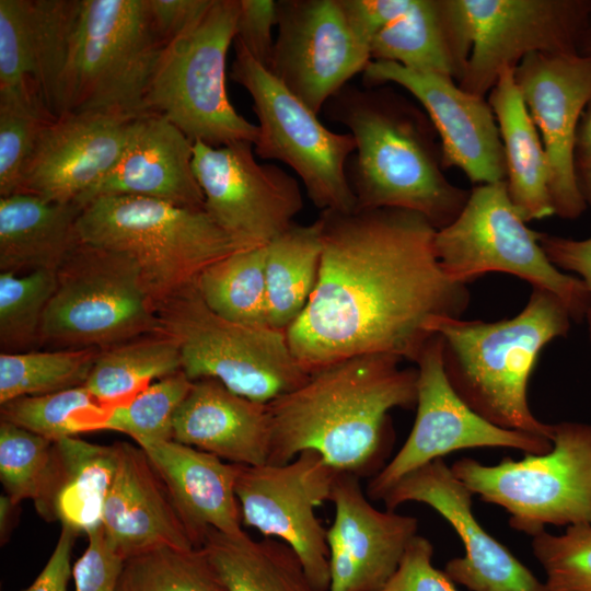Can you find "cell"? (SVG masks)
I'll use <instances>...</instances> for the list:
<instances>
[{
    "label": "cell",
    "instance_id": "b9f144b4",
    "mask_svg": "<svg viewBox=\"0 0 591 591\" xmlns=\"http://www.w3.org/2000/svg\"><path fill=\"white\" fill-rule=\"evenodd\" d=\"M54 442L22 427L0 421V478L13 505L43 496L54 468Z\"/></svg>",
    "mask_w": 591,
    "mask_h": 591
},
{
    "label": "cell",
    "instance_id": "ee69618b",
    "mask_svg": "<svg viewBox=\"0 0 591 591\" xmlns=\"http://www.w3.org/2000/svg\"><path fill=\"white\" fill-rule=\"evenodd\" d=\"M56 117L0 105V197L19 194L23 173L46 124Z\"/></svg>",
    "mask_w": 591,
    "mask_h": 591
},
{
    "label": "cell",
    "instance_id": "5b68a950",
    "mask_svg": "<svg viewBox=\"0 0 591 591\" xmlns=\"http://www.w3.org/2000/svg\"><path fill=\"white\" fill-rule=\"evenodd\" d=\"M77 229L81 242L128 255L154 305L242 250L205 209L139 196L92 199L82 207Z\"/></svg>",
    "mask_w": 591,
    "mask_h": 591
},
{
    "label": "cell",
    "instance_id": "f6af8a7d",
    "mask_svg": "<svg viewBox=\"0 0 591 591\" xmlns=\"http://www.w3.org/2000/svg\"><path fill=\"white\" fill-rule=\"evenodd\" d=\"M433 546L431 542L416 535L401 559V563L378 591H459L454 581L432 565Z\"/></svg>",
    "mask_w": 591,
    "mask_h": 591
},
{
    "label": "cell",
    "instance_id": "6da1fadb",
    "mask_svg": "<svg viewBox=\"0 0 591 591\" xmlns=\"http://www.w3.org/2000/svg\"><path fill=\"white\" fill-rule=\"evenodd\" d=\"M315 288L286 329L309 373L346 358L383 354L416 362L440 316L460 318L471 300L436 252L437 229L395 208L325 210Z\"/></svg>",
    "mask_w": 591,
    "mask_h": 591
},
{
    "label": "cell",
    "instance_id": "11a10c76",
    "mask_svg": "<svg viewBox=\"0 0 591 591\" xmlns=\"http://www.w3.org/2000/svg\"><path fill=\"white\" fill-rule=\"evenodd\" d=\"M577 53L580 56L591 58V18L578 43Z\"/></svg>",
    "mask_w": 591,
    "mask_h": 591
},
{
    "label": "cell",
    "instance_id": "5bb4252c",
    "mask_svg": "<svg viewBox=\"0 0 591 591\" xmlns=\"http://www.w3.org/2000/svg\"><path fill=\"white\" fill-rule=\"evenodd\" d=\"M416 363L417 413L406 441L368 484L379 501L406 475L451 452L474 448H510L531 454L552 450L551 439L498 427L475 413L451 386L442 362V340L436 334Z\"/></svg>",
    "mask_w": 591,
    "mask_h": 591
},
{
    "label": "cell",
    "instance_id": "277c9868",
    "mask_svg": "<svg viewBox=\"0 0 591 591\" xmlns=\"http://www.w3.org/2000/svg\"><path fill=\"white\" fill-rule=\"evenodd\" d=\"M571 321L556 296L532 288L513 317L484 322L440 316L430 329L441 337L451 386L475 413L498 427L551 439L552 424L532 413L528 385L542 350L566 337Z\"/></svg>",
    "mask_w": 591,
    "mask_h": 591
},
{
    "label": "cell",
    "instance_id": "d6986e66",
    "mask_svg": "<svg viewBox=\"0 0 591 591\" xmlns=\"http://www.w3.org/2000/svg\"><path fill=\"white\" fill-rule=\"evenodd\" d=\"M364 86L396 84L421 105L440 140L443 167H457L474 184L506 181L503 147L493 109L484 97L464 91L452 78L371 60Z\"/></svg>",
    "mask_w": 591,
    "mask_h": 591
},
{
    "label": "cell",
    "instance_id": "44dd1931",
    "mask_svg": "<svg viewBox=\"0 0 591 591\" xmlns=\"http://www.w3.org/2000/svg\"><path fill=\"white\" fill-rule=\"evenodd\" d=\"M137 117L91 112L49 120L26 164L20 193L82 206L119 159Z\"/></svg>",
    "mask_w": 591,
    "mask_h": 591
},
{
    "label": "cell",
    "instance_id": "d590c367",
    "mask_svg": "<svg viewBox=\"0 0 591 591\" xmlns=\"http://www.w3.org/2000/svg\"><path fill=\"white\" fill-rule=\"evenodd\" d=\"M109 412L81 385L10 401L1 405V419L55 443L81 432L100 430Z\"/></svg>",
    "mask_w": 591,
    "mask_h": 591
},
{
    "label": "cell",
    "instance_id": "f35d334b",
    "mask_svg": "<svg viewBox=\"0 0 591 591\" xmlns=\"http://www.w3.org/2000/svg\"><path fill=\"white\" fill-rule=\"evenodd\" d=\"M56 287V270L0 271V349L24 352L38 347L45 309Z\"/></svg>",
    "mask_w": 591,
    "mask_h": 591
},
{
    "label": "cell",
    "instance_id": "74e56055",
    "mask_svg": "<svg viewBox=\"0 0 591 591\" xmlns=\"http://www.w3.org/2000/svg\"><path fill=\"white\" fill-rule=\"evenodd\" d=\"M31 0H0V105L51 116L33 82Z\"/></svg>",
    "mask_w": 591,
    "mask_h": 591
},
{
    "label": "cell",
    "instance_id": "ac0fdd59",
    "mask_svg": "<svg viewBox=\"0 0 591 591\" xmlns=\"http://www.w3.org/2000/svg\"><path fill=\"white\" fill-rule=\"evenodd\" d=\"M514 80L545 149L555 215L577 219L587 205L577 182L575 140L591 100V58L533 53L514 68Z\"/></svg>",
    "mask_w": 591,
    "mask_h": 591
},
{
    "label": "cell",
    "instance_id": "f1b7e54d",
    "mask_svg": "<svg viewBox=\"0 0 591 591\" xmlns=\"http://www.w3.org/2000/svg\"><path fill=\"white\" fill-rule=\"evenodd\" d=\"M488 103L503 147L506 184L512 204L525 222L554 216L547 157L515 83L514 68L500 72Z\"/></svg>",
    "mask_w": 591,
    "mask_h": 591
},
{
    "label": "cell",
    "instance_id": "cb8c5ba5",
    "mask_svg": "<svg viewBox=\"0 0 591 591\" xmlns=\"http://www.w3.org/2000/svg\"><path fill=\"white\" fill-rule=\"evenodd\" d=\"M193 157L194 142L181 129L164 116L146 112L132 121L114 167L81 205L101 196H139L205 209Z\"/></svg>",
    "mask_w": 591,
    "mask_h": 591
},
{
    "label": "cell",
    "instance_id": "e0dca14e",
    "mask_svg": "<svg viewBox=\"0 0 591 591\" xmlns=\"http://www.w3.org/2000/svg\"><path fill=\"white\" fill-rule=\"evenodd\" d=\"M276 27L267 69L315 114L371 61L340 0H278Z\"/></svg>",
    "mask_w": 591,
    "mask_h": 591
},
{
    "label": "cell",
    "instance_id": "8992f818",
    "mask_svg": "<svg viewBox=\"0 0 591 591\" xmlns=\"http://www.w3.org/2000/svg\"><path fill=\"white\" fill-rule=\"evenodd\" d=\"M162 48L146 0H79L58 116L146 113V94Z\"/></svg>",
    "mask_w": 591,
    "mask_h": 591
},
{
    "label": "cell",
    "instance_id": "4316f807",
    "mask_svg": "<svg viewBox=\"0 0 591 591\" xmlns=\"http://www.w3.org/2000/svg\"><path fill=\"white\" fill-rule=\"evenodd\" d=\"M54 449L51 478L36 509L46 520L89 534L102 525L117 468V445L68 437L55 442Z\"/></svg>",
    "mask_w": 591,
    "mask_h": 591
},
{
    "label": "cell",
    "instance_id": "7dc6e473",
    "mask_svg": "<svg viewBox=\"0 0 591 591\" xmlns=\"http://www.w3.org/2000/svg\"><path fill=\"white\" fill-rule=\"evenodd\" d=\"M277 26V1L240 0L234 42L240 43L260 65L268 68Z\"/></svg>",
    "mask_w": 591,
    "mask_h": 591
},
{
    "label": "cell",
    "instance_id": "7bdbcfd3",
    "mask_svg": "<svg viewBox=\"0 0 591 591\" xmlns=\"http://www.w3.org/2000/svg\"><path fill=\"white\" fill-rule=\"evenodd\" d=\"M531 546L548 591H591V525H570L560 535L545 530Z\"/></svg>",
    "mask_w": 591,
    "mask_h": 591
},
{
    "label": "cell",
    "instance_id": "816d5d0a",
    "mask_svg": "<svg viewBox=\"0 0 591 591\" xmlns=\"http://www.w3.org/2000/svg\"><path fill=\"white\" fill-rule=\"evenodd\" d=\"M76 532L62 526L56 547L34 582L23 591H67Z\"/></svg>",
    "mask_w": 591,
    "mask_h": 591
},
{
    "label": "cell",
    "instance_id": "4fadbf2b",
    "mask_svg": "<svg viewBox=\"0 0 591 591\" xmlns=\"http://www.w3.org/2000/svg\"><path fill=\"white\" fill-rule=\"evenodd\" d=\"M468 56L457 84L485 97L500 72L528 55L578 54L591 18V0H443Z\"/></svg>",
    "mask_w": 591,
    "mask_h": 591
},
{
    "label": "cell",
    "instance_id": "83f0119b",
    "mask_svg": "<svg viewBox=\"0 0 591 591\" xmlns=\"http://www.w3.org/2000/svg\"><path fill=\"white\" fill-rule=\"evenodd\" d=\"M79 204H65L34 194L0 197V271L27 274L57 270L81 242Z\"/></svg>",
    "mask_w": 591,
    "mask_h": 591
},
{
    "label": "cell",
    "instance_id": "603a6c76",
    "mask_svg": "<svg viewBox=\"0 0 591 591\" xmlns=\"http://www.w3.org/2000/svg\"><path fill=\"white\" fill-rule=\"evenodd\" d=\"M117 468L107 496L102 529L128 559L159 548H197L174 498L147 453L118 442Z\"/></svg>",
    "mask_w": 591,
    "mask_h": 591
},
{
    "label": "cell",
    "instance_id": "7402d4cb",
    "mask_svg": "<svg viewBox=\"0 0 591 591\" xmlns=\"http://www.w3.org/2000/svg\"><path fill=\"white\" fill-rule=\"evenodd\" d=\"M329 500L335 518L326 531L329 553L328 591H378L396 571L418 520L374 508L359 477L338 472Z\"/></svg>",
    "mask_w": 591,
    "mask_h": 591
},
{
    "label": "cell",
    "instance_id": "4dcf8cb0",
    "mask_svg": "<svg viewBox=\"0 0 591 591\" xmlns=\"http://www.w3.org/2000/svg\"><path fill=\"white\" fill-rule=\"evenodd\" d=\"M370 53L373 61L439 73L456 83L468 60L457 42L443 0H414L407 12L374 36Z\"/></svg>",
    "mask_w": 591,
    "mask_h": 591
},
{
    "label": "cell",
    "instance_id": "e575fe53",
    "mask_svg": "<svg viewBox=\"0 0 591 591\" xmlns=\"http://www.w3.org/2000/svg\"><path fill=\"white\" fill-rule=\"evenodd\" d=\"M100 351L80 348L0 352V404L83 385Z\"/></svg>",
    "mask_w": 591,
    "mask_h": 591
},
{
    "label": "cell",
    "instance_id": "8fae6325",
    "mask_svg": "<svg viewBox=\"0 0 591 591\" xmlns=\"http://www.w3.org/2000/svg\"><path fill=\"white\" fill-rule=\"evenodd\" d=\"M512 204L506 181L474 187L456 219L434 235V252L453 281L468 283L487 273L519 277L556 296L581 322L591 294L581 279L558 269Z\"/></svg>",
    "mask_w": 591,
    "mask_h": 591
},
{
    "label": "cell",
    "instance_id": "9c48e42d",
    "mask_svg": "<svg viewBox=\"0 0 591 591\" xmlns=\"http://www.w3.org/2000/svg\"><path fill=\"white\" fill-rule=\"evenodd\" d=\"M158 329L138 265L124 253L80 242L56 270L38 347L102 350Z\"/></svg>",
    "mask_w": 591,
    "mask_h": 591
},
{
    "label": "cell",
    "instance_id": "bcb514c9",
    "mask_svg": "<svg viewBox=\"0 0 591 591\" xmlns=\"http://www.w3.org/2000/svg\"><path fill=\"white\" fill-rule=\"evenodd\" d=\"M89 544L72 568L76 591H118L124 557L102 526L88 534Z\"/></svg>",
    "mask_w": 591,
    "mask_h": 591
},
{
    "label": "cell",
    "instance_id": "d6a6232c",
    "mask_svg": "<svg viewBox=\"0 0 591 591\" xmlns=\"http://www.w3.org/2000/svg\"><path fill=\"white\" fill-rule=\"evenodd\" d=\"M179 370L177 344L155 332L102 349L83 386L112 409L130 401L151 381Z\"/></svg>",
    "mask_w": 591,
    "mask_h": 591
},
{
    "label": "cell",
    "instance_id": "d4e9b609",
    "mask_svg": "<svg viewBox=\"0 0 591 591\" xmlns=\"http://www.w3.org/2000/svg\"><path fill=\"white\" fill-rule=\"evenodd\" d=\"M267 404L237 395L215 379L193 381L178 407L173 440L230 463H267L270 445Z\"/></svg>",
    "mask_w": 591,
    "mask_h": 591
},
{
    "label": "cell",
    "instance_id": "2e32d148",
    "mask_svg": "<svg viewBox=\"0 0 591 591\" xmlns=\"http://www.w3.org/2000/svg\"><path fill=\"white\" fill-rule=\"evenodd\" d=\"M338 472L305 450L286 464L240 465L235 480L242 523L288 544L321 591L329 588V553L315 509L329 500Z\"/></svg>",
    "mask_w": 591,
    "mask_h": 591
},
{
    "label": "cell",
    "instance_id": "9f6ffc18",
    "mask_svg": "<svg viewBox=\"0 0 591 591\" xmlns=\"http://www.w3.org/2000/svg\"><path fill=\"white\" fill-rule=\"evenodd\" d=\"M584 320H586L587 325H588L589 340H590V345H591V306L589 308Z\"/></svg>",
    "mask_w": 591,
    "mask_h": 591
},
{
    "label": "cell",
    "instance_id": "c3c4849f",
    "mask_svg": "<svg viewBox=\"0 0 591 591\" xmlns=\"http://www.w3.org/2000/svg\"><path fill=\"white\" fill-rule=\"evenodd\" d=\"M212 0H146L151 26L164 47L186 32Z\"/></svg>",
    "mask_w": 591,
    "mask_h": 591
},
{
    "label": "cell",
    "instance_id": "484cf974",
    "mask_svg": "<svg viewBox=\"0 0 591 591\" xmlns=\"http://www.w3.org/2000/svg\"><path fill=\"white\" fill-rule=\"evenodd\" d=\"M164 479L185 519L197 548L209 529L236 535L243 532L235 495L240 464L175 440L139 445Z\"/></svg>",
    "mask_w": 591,
    "mask_h": 591
},
{
    "label": "cell",
    "instance_id": "1f68e13d",
    "mask_svg": "<svg viewBox=\"0 0 591 591\" xmlns=\"http://www.w3.org/2000/svg\"><path fill=\"white\" fill-rule=\"evenodd\" d=\"M322 255V225L292 224L267 245V322L285 331L300 316L315 288Z\"/></svg>",
    "mask_w": 591,
    "mask_h": 591
},
{
    "label": "cell",
    "instance_id": "ab89813d",
    "mask_svg": "<svg viewBox=\"0 0 591 591\" xmlns=\"http://www.w3.org/2000/svg\"><path fill=\"white\" fill-rule=\"evenodd\" d=\"M118 591H224L201 548H159L125 560Z\"/></svg>",
    "mask_w": 591,
    "mask_h": 591
},
{
    "label": "cell",
    "instance_id": "8d00e7d4",
    "mask_svg": "<svg viewBox=\"0 0 591 591\" xmlns=\"http://www.w3.org/2000/svg\"><path fill=\"white\" fill-rule=\"evenodd\" d=\"M79 0H31L35 92L58 117L60 86Z\"/></svg>",
    "mask_w": 591,
    "mask_h": 591
},
{
    "label": "cell",
    "instance_id": "681fc988",
    "mask_svg": "<svg viewBox=\"0 0 591 591\" xmlns=\"http://www.w3.org/2000/svg\"><path fill=\"white\" fill-rule=\"evenodd\" d=\"M355 32L370 46L374 36L409 10L414 0H340Z\"/></svg>",
    "mask_w": 591,
    "mask_h": 591
},
{
    "label": "cell",
    "instance_id": "836d02e7",
    "mask_svg": "<svg viewBox=\"0 0 591 591\" xmlns=\"http://www.w3.org/2000/svg\"><path fill=\"white\" fill-rule=\"evenodd\" d=\"M266 255L267 246L240 250L208 266L195 282L206 305L229 321L268 326Z\"/></svg>",
    "mask_w": 591,
    "mask_h": 591
},
{
    "label": "cell",
    "instance_id": "db71d44e",
    "mask_svg": "<svg viewBox=\"0 0 591 591\" xmlns=\"http://www.w3.org/2000/svg\"><path fill=\"white\" fill-rule=\"evenodd\" d=\"M580 193L587 206L591 207V169L576 170Z\"/></svg>",
    "mask_w": 591,
    "mask_h": 591
},
{
    "label": "cell",
    "instance_id": "3957f363",
    "mask_svg": "<svg viewBox=\"0 0 591 591\" xmlns=\"http://www.w3.org/2000/svg\"><path fill=\"white\" fill-rule=\"evenodd\" d=\"M421 108L387 84L348 83L323 109L355 139L347 175L356 209L408 210L440 230L461 213L471 190L447 178L439 137Z\"/></svg>",
    "mask_w": 591,
    "mask_h": 591
},
{
    "label": "cell",
    "instance_id": "30bf717a",
    "mask_svg": "<svg viewBox=\"0 0 591 591\" xmlns=\"http://www.w3.org/2000/svg\"><path fill=\"white\" fill-rule=\"evenodd\" d=\"M551 440L544 454L496 465L463 457L451 470L483 501L503 508L512 529L532 537L546 525H591V424H552Z\"/></svg>",
    "mask_w": 591,
    "mask_h": 591
},
{
    "label": "cell",
    "instance_id": "f5cc1de1",
    "mask_svg": "<svg viewBox=\"0 0 591 591\" xmlns=\"http://www.w3.org/2000/svg\"><path fill=\"white\" fill-rule=\"evenodd\" d=\"M575 166L576 170L591 169V100L587 104L577 127Z\"/></svg>",
    "mask_w": 591,
    "mask_h": 591
},
{
    "label": "cell",
    "instance_id": "60d3db41",
    "mask_svg": "<svg viewBox=\"0 0 591 591\" xmlns=\"http://www.w3.org/2000/svg\"><path fill=\"white\" fill-rule=\"evenodd\" d=\"M192 385L182 370L159 379L127 403L112 408L100 430L126 433L138 445L173 440L174 416Z\"/></svg>",
    "mask_w": 591,
    "mask_h": 591
},
{
    "label": "cell",
    "instance_id": "f907efd6",
    "mask_svg": "<svg viewBox=\"0 0 591 591\" xmlns=\"http://www.w3.org/2000/svg\"><path fill=\"white\" fill-rule=\"evenodd\" d=\"M538 241L548 259L558 269L577 274L591 294V236L573 240L540 233Z\"/></svg>",
    "mask_w": 591,
    "mask_h": 591
},
{
    "label": "cell",
    "instance_id": "ffe728a7",
    "mask_svg": "<svg viewBox=\"0 0 591 591\" xmlns=\"http://www.w3.org/2000/svg\"><path fill=\"white\" fill-rule=\"evenodd\" d=\"M473 493L437 459L402 478L382 499L394 511L407 501L434 509L460 536L465 554L450 559L444 572L471 591H548L508 547L493 537L472 510Z\"/></svg>",
    "mask_w": 591,
    "mask_h": 591
},
{
    "label": "cell",
    "instance_id": "9a60e30c",
    "mask_svg": "<svg viewBox=\"0 0 591 591\" xmlns=\"http://www.w3.org/2000/svg\"><path fill=\"white\" fill-rule=\"evenodd\" d=\"M254 144L194 142L193 166L205 210L242 248L267 246L303 208L298 181L274 163H260Z\"/></svg>",
    "mask_w": 591,
    "mask_h": 591
},
{
    "label": "cell",
    "instance_id": "7c38bea8",
    "mask_svg": "<svg viewBox=\"0 0 591 591\" xmlns=\"http://www.w3.org/2000/svg\"><path fill=\"white\" fill-rule=\"evenodd\" d=\"M234 49L231 79L247 91L258 119L255 154L291 167L322 211H354L357 202L347 175L354 137L328 129L240 43L234 42Z\"/></svg>",
    "mask_w": 591,
    "mask_h": 591
},
{
    "label": "cell",
    "instance_id": "f546056e",
    "mask_svg": "<svg viewBox=\"0 0 591 591\" xmlns=\"http://www.w3.org/2000/svg\"><path fill=\"white\" fill-rule=\"evenodd\" d=\"M200 548L224 591H321L296 552L279 540L209 529Z\"/></svg>",
    "mask_w": 591,
    "mask_h": 591
},
{
    "label": "cell",
    "instance_id": "7a4b0ae2",
    "mask_svg": "<svg viewBox=\"0 0 591 591\" xmlns=\"http://www.w3.org/2000/svg\"><path fill=\"white\" fill-rule=\"evenodd\" d=\"M401 361L383 354L346 358L267 403V463L286 464L313 450L337 471L379 473L393 442L390 410L417 404L418 371L401 368Z\"/></svg>",
    "mask_w": 591,
    "mask_h": 591
},
{
    "label": "cell",
    "instance_id": "ba28073f",
    "mask_svg": "<svg viewBox=\"0 0 591 591\" xmlns=\"http://www.w3.org/2000/svg\"><path fill=\"white\" fill-rule=\"evenodd\" d=\"M240 0H212L206 12L159 56L144 112L167 118L193 142L254 144L258 127L228 97L227 55L236 34Z\"/></svg>",
    "mask_w": 591,
    "mask_h": 591
},
{
    "label": "cell",
    "instance_id": "52a82bcc",
    "mask_svg": "<svg viewBox=\"0 0 591 591\" xmlns=\"http://www.w3.org/2000/svg\"><path fill=\"white\" fill-rule=\"evenodd\" d=\"M158 332L177 344L192 381L215 379L233 393L267 404L303 384L285 331L229 321L211 311L193 285L155 304Z\"/></svg>",
    "mask_w": 591,
    "mask_h": 591
}]
</instances>
